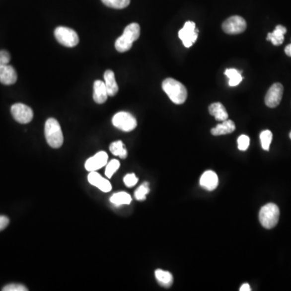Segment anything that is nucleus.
Segmentation results:
<instances>
[{
	"mask_svg": "<svg viewBox=\"0 0 291 291\" xmlns=\"http://www.w3.org/2000/svg\"><path fill=\"white\" fill-rule=\"evenodd\" d=\"M162 87L174 104H184L187 99L188 91L186 87L174 78H167L164 79L162 83Z\"/></svg>",
	"mask_w": 291,
	"mask_h": 291,
	"instance_id": "nucleus-1",
	"label": "nucleus"
},
{
	"mask_svg": "<svg viewBox=\"0 0 291 291\" xmlns=\"http://www.w3.org/2000/svg\"><path fill=\"white\" fill-rule=\"evenodd\" d=\"M140 26L137 23L129 24L125 28L124 33L116 40L115 48L118 52L124 53L131 50L133 43L139 39Z\"/></svg>",
	"mask_w": 291,
	"mask_h": 291,
	"instance_id": "nucleus-2",
	"label": "nucleus"
},
{
	"mask_svg": "<svg viewBox=\"0 0 291 291\" xmlns=\"http://www.w3.org/2000/svg\"><path fill=\"white\" fill-rule=\"evenodd\" d=\"M45 135L50 146L59 148L63 144V135L59 122L55 118H49L45 126Z\"/></svg>",
	"mask_w": 291,
	"mask_h": 291,
	"instance_id": "nucleus-3",
	"label": "nucleus"
},
{
	"mask_svg": "<svg viewBox=\"0 0 291 291\" xmlns=\"http://www.w3.org/2000/svg\"><path fill=\"white\" fill-rule=\"evenodd\" d=\"M280 217V210L274 203L265 205L259 213V219L265 229L274 228L276 226Z\"/></svg>",
	"mask_w": 291,
	"mask_h": 291,
	"instance_id": "nucleus-4",
	"label": "nucleus"
},
{
	"mask_svg": "<svg viewBox=\"0 0 291 291\" xmlns=\"http://www.w3.org/2000/svg\"><path fill=\"white\" fill-rule=\"evenodd\" d=\"M57 41L67 47H74L79 42L78 34L75 31L68 27H58L55 30Z\"/></svg>",
	"mask_w": 291,
	"mask_h": 291,
	"instance_id": "nucleus-5",
	"label": "nucleus"
},
{
	"mask_svg": "<svg viewBox=\"0 0 291 291\" xmlns=\"http://www.w3.org/2000/svg\"><path fill=\"white\" fill-rule=\"evenodd\" d=\"M113 126L116 128L119 129L125 132H130L137 127V120L131 114L127 112H119L113 116Z\"/></svg>",
	"mask_w": 291,
	"mask_h": 291,
	"instance_id": "nucleus-6",
	"label": "nucleus"
},
{
	"mask_svg": "<svg viewBox=\"0 0 291 291\" xmlns=\"http://www.w3.org/2000/svg\"><path fill=\"white\" fill-rule=\"evenodd\" d=\"M179 37L186 48L191 47L198 37V30L196 28L195 23L193 21L186 22L184 27L179 31Z\"/></svg>",
	"mask_w": 291,
	"mask_h": 291,
	"instance_id": "nucleus-7",
	"label": "nucleus"
},
{
	"mask_svg": "<svg viewBox=\"0 0 291 291\" xmlns=\"http://www.w3.org/2000/svg\"><path fill=\"white\" fill-rule=\"evenodd\" d=\"M222 30L227 34H239L246 30V20L239 15H233L223 22Z\"/></svg>",
	"mask_w": 291,
	"mask_h": 291,
	"instance_id": "nucleus-8",
	"label": "nucleus"
},
{
	"mask_svg": "<svg viewBox=\"0 0 291 291\" xmlns=\"http://www.w3.org/2000/svg\"><path fill=\"white\" fill-rule=\"evenodd\" d=\"M11 115L20 124H28L33 120V112L26 104H15L11 108Z\"/></svg>",
	"mask_w": 291,
	"mask_h": 291,
	"instance_id": "nucleus-9",
	"label": "nucleus"
},
{
	"mask_svg": "<svg viewBox=\"0 0 291 291\" xmlns=\"http://www.w3.org/2000/svg\"><path fill=\"white\" fill-rule=\"evenodd\" d=\"M283 85L279 83H274L270 87L265 98V104L270 108H276L280 104L283 96Z\"/></svg>",
	"mask_w": 291,
	"mask_h": 291,
	"instance_id": "nucleus-10",
	"label": "nucleus"
},
{
	"mask_svg": "<svg viewBox=\"0 0 291 291\" xmlns=\"http://www.w3.org/2000/svg\"><path fill=\"white\" fill-rule=\"evenodd\" d=\"M108 154L104 151H100L96 153L94 156L91 157L87 159L85 163V168L88 172H95L97 170L100 169L101 167L106 165L108 162Z\"/></svg>",
	"mask_w": 291,
	"mask_h": 291,
	"instance_id": "nucleus-11",
	"label": "nucleus"
},
{
	"mask_svg": "<svg viewBox=\"0 0 291 291\" xmlns=\"http://www.w3.org/2000/svg\"><path fill=\"white\" fill-rule=\"evenodd\" d=\"M200 185L208 191H213L218 185V177L213 171H206L200 178Z\"/></svg>",
	"mask_w": 291,
	"mask_h": 291,
	"instance_id": "nucleus-12",
	"label": "nucleus"
},
{
	"mask_svg": "<svg viewBox=\"0 0 291 291\" xmlns=\"http://www.w3.org/2000/svg\"><path fill=\"white\" fill-rule=\"evenodd\" d=\"M88 181L91 185L96 186L98 189H100L101 191L104 193H108L112 189V185L109 180L103 178L100 174L95 172H90L88 175Z\"/></svg>",
	"mask_w": 291,
	"mask_h": 291,
	"instance_id": "nucleus-13",
	"label": "nucleus"
},
{
	"mask_svg": "<svg viewBox=\"0 0 291 291\" xmlns=\"http://www.w3.org/2000/svg\"><path fill=\"white\" fill-rule=\"evenodd\" d=\"M17 80V73L12 66H3L0 68V83L4 85H11Z\"/></svg>",
	"mask_w": 291,
	"mask_h": 291,
	"instance_id": "nucleus-14",
	"label": "nucleus"
},
{
	"mask_svg": "<svg viewBox=\"0 0 291 291\" xmlns=\"http://www.w3.org/2000/svg\"><path fill=\"white\" fill-rule=\"evenodd\" d=\"M93 100L97 104H104L108 99L109 94L107 91L106 86L104 82L101 80H96L93 85Z\"/></svg>",
	"mask_w": 291,
	"mask_h": 291,
	"instance_id": "nucleus-15",
	"label": "nucleus"
},
{
	"mask_svg": "<svg viewBox=\"0 0 291 291\" xmlns=\"http://www.w3.org/2000/svg\"><path fill=\"white\" fill-rule=\"evenodd\" d=\"M104 83L106 86L107 91L109 96H115L118 93V86L116 81L115 75L111 70H108L104 72Z\"/></svg>",
	"mask_w": 291,
	"mask_h": 291,
	"instance_id": "nucleus-16",
	"label": "nucleus"
},
{
	"mask_svg": "<svg viewBox=\"0 0 291 291\" xmlns=\"http://www.w3.org/2000/svg\"><path fill=\"white\" fill-rule=\"evenodd\" d=\"M235 131V125L231 120H226L222 122L221 124L218 125L216 127L211 130V134L215 136L229 135Z\"/></svg>",
	"mask_w": 291,
	"mask_h": 291,
	"instance_id": "nucleus-17",
	"label": "nucleus"
},
{
	"mask_svg": "<svg viewBox=\"0 0 291 291\" xmlns=\"http://www.w3.org/2000/svg\"><path fill=\"white\" fill-rule=\"evenodd\" d=\"M209 112L211 113V115L214 116L215 119L219 122H223L228 119V113L226 112L225 107L221 103L211 104L209 106Z\"/></svg>",
	"mask_w": 291,
	"mask_h": 291,
	"instance_id": "nucleus-18",
	"label": "nucleus"
},
{
	"mask_svg": "<svg viewBox=\"0 0 291 291\" xmlns=\"http://www.w3.org/2000/svg\"><path fill=\"white\" fill-rule=\"evenodd\" d=\"M287 31L286 27L278 25L273 33L268 34L267 41H270L274 46H280L284 42V35Z\"/></svg>",
	"mask_w": 291,
	"mask_h": 291,
	"instance_id": "nucleus-19",
	"label": "nucleus"
},
{
	"mask_svg": "<svg viewBox=\"0 0 291 291\" xmlns=\"http://www.w3.org/2000/svg\"><path fill=\"white\" fill-rule=\"evenodd\" d=\"M157 282L162 287L169 288L173 284V277L169 272L162 270H157L154 272Z\"/></svg>",
	"mask_w": 291,
	"mask_h": 291,
	"instance_id": "nucleus-20",
	"label": "nucleus"
},
{
	"mask_svg": "<svg viewBox=\"0 0 291 291\" xmlns=\"http://www.w3.org/2000/svg\"><path fill=\"white\" fill-rule=\"evenodd\" d=\"M224 74L229 78L228 84L230 87H235L241 83L243 80L241 73L234 68L226 69Z\"/></svg>",
	"mask_w": 291,
	"mask_h": 291,
	"instance_id": "nucleus-21",
	"label": "nucleus"
},
{
	"mask_svg": "<svg viewBox=\"0 0 291 291\" xmlns=\"http://www.w3.org/2000/svg\"><path fill=\"white\" fill-rule=\"evenodd\" d=\"M132 201L131 195L126 192H119L117 194H113L110 198V202L117 207L122 205H129Z\"/></svg>",
	"mask_w": 291,
	"mask_h": 291,
	"instance_id": "nucleus-22",
	"label": "nucleus"
},
{
	"mask_svg": "<svg viewBox=\"0 0 291 291\" xmlns=\"http://www.w3.org/2000/svg\"><path fill=\"white\" fill-rule=\"evenodd\" d=\"M109 150L112 154L116 156H119L121 159H126L127 157V150L122 141L114 142L109 146Z\"/></svg>",
	"mask_w": 291,
	"mask_h": 291,
	"instance_id": "nucleus-23",
	"label": "nucleus"
},
{
	"mask_svg": "<svg viewBox=\"0 0 291 291\" xmlns=\"http://www.w3.org/2000/svg\"><path fill=\"white\" fill-rule=\"evenodd\" d=\"M107 7L114 9H123L128 7L131 0H101Z\"/></svg>",
	"mask_w": 291,
	"mask_h": 291,
	"instance_id": "nucleus-24",
	"label": "nucleus"
},
{
	"mask_svg": "<svg viewBox=\"0 0 291 291\" xmlns=\"http://www.w3.org/2000/svg\"><path fill=\"white\" fill-rule=\"evenodd\" d=\"M260 139H261V146L263 148V150H270V144H271L272 140H273V134L271 131L269 130L262 131L260 135Z\"/></svg>",
	"mask_w": 291,
	"mask_h": 291,
	"instance_id": "nucleus-25",
	"label": "nucleus"
},
{
	"mask_svg": "<svg viewBox=\"0 0 291 291\" xmlns=\"http://www.w3.org/2000/svg\"><path fill=\"white\" fill-rule=\"evenodd\" d=\"M149 184L147 182H144L143 185H140L135 193V197L138 201L146 200V197L149 194Z\"/></svg>",
	"mask_w": 291,
	"mask_h": 291,
	"instance_id": "nucleus-26",
	"label": "nucleus"
},
{
	"mask_svg": "<svg viewBox=\"0 0 291 291\" xmlns=\"http://www.w3.org/2000/svg\"><path fill=\"white\" fill-rule=\"evenodd\" d=\"M120 167V162L118 159H113L110 161L108 165H107L106 169H105V175H106L108 178H111L113 176V174L115 173L118 171Z\"/></svg>",
	"mask_w": 291,
	"mask_h": 291,
	"instance_id": "nucleus-27",
	"label": "nucleus"
},
{
	"mask_svg": "<svg viewBox=\"0 0 291 291\" xmlns=\"http://www.w3.org/2000/svg\"><path fill=\"white\" fill-rule=\"evenodd\" d=\"M238 148L239 150L244 151V150H248V146L250 144V139L247 135H241L238 138Z\"/></svg>",
	"mask_w": 291,
	"mask_h": 291,
	"instance_id": "nucleus-28",
	"label": "nucleus"
},
{
	"mask_svg": "<svg viewBox=\"0 0 291 291\" xmlns=\"http://www.w3.org/2000/svg\"><path fill=\"white\" fill-rule=\"evenodd\" d=\"M2 291H27L26 287L24 285L16 284V283H11V284L5 286L2 289Z\"/></svg>",
	"mask_w": 291,
	"mask_h": 291,
	"instance_id": "nucleus-29",
	"label": "nucleus"
},
{
	"mask_svg": "<svg viewBox=\"0 0 291 291\" xmlns=\"http://www.w3.org/2000/svg\"><path fill=\"white\" fill-rule=\"evenodd\" d=\"M123 180H124L125 185L127 187H133V186H135L137 184L139 179H138L137 176H135V174L131 173L127 174L125 176Z\"/></svg>",
	"mask_w": 291,
	"mask_h": 291,
	"instance_id": "nucleus-30",
	"label": "nucleus"
},
{
	"mask_svg": "<svg viewBox=\"0 0 291 291\" xmlns=\"http://www.w3.org/2000/svg\"><path fill=\"white\" fill-rule=\"evenodd\" d=\"M11 60V56L6 50H0V68L3 66L7 65Z\"/></svg>",
	"mask_w": 291,
	"mask_h": 291,
	"instance_id": "nucleus-31",
	"label": "nucleus"
},
{
	"mask_svg": "<svg viewBox=\"0 0 291 291\" xmlns=\"http://www.w3.org/2000/svg\"><path fill=\"white\" fill-rule=\"evenodd\" d=\"M9 224V218L7 216L0 215V231L4 230Z\"/></svg>",
	"mask_w": 291,
	"mask_h": 291,
	"instance_id": "nucleus-32",
	"label": "nucleus"
},
{
	"mask_svg": "<svg viewBox=\"0 0 291 291\" xmlns=\"http://www.w3.org/2000/svg\"><path fill=\"white\" fill-rule=\"evenodd\" d=\"M239 291H252V289H251V287H250L249 284H248V283H244V284L242 285L241 287L239 288Z\"/></svg>",
	"mask_w": 291,
	"mask_h": 291,
	"instance_id": "nucleus-33",
	"label": "nucleus"
},
{
	"mask_svg": "<svg viewBox=\"0 0 291 291\" xmlns=\"http://www.w3.org/2000/svg\"><path fill=\"white\" fill-rule=\"evenodd\" d=\"M285 53H286L288 56L291 57V44L288 45V46L285 48Z\"/></svg>",
	"mask_w": 291,
	"mask_h": 291,
	"instance_id": "nucleus-34",
	"label": "nucleus"
},
{
	"mask_svg": "<svg viewBox=\"0 0 291 291\" xmlns=\"http://www.w3.org/2000/svg\"><path fill=\"white\" fill-rule=\"evenodd\" d=\"M290 139H291V133H290Z\"/></svg>",
	"mask_w": 291,
	"mask_h": 291,
	"instance_id": "nucleus-35",
	"label": "nucleus"
}]
</instances>
